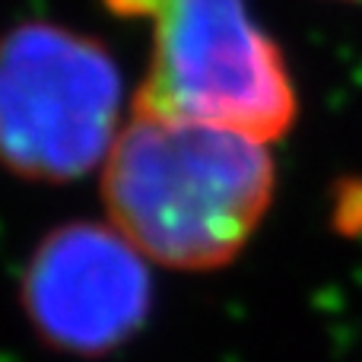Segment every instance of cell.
Here are the masks:
<instances>
[{"label":"cell","instance_id":"6da1fadb","mask_svg":"<svg viewBox=\"0 0 362 362\" xmlns=\"http://www.w3.org/2000/svg\"><path fill=\"white\" fill-rule=\"evenodd\" d=\"M267 146L226 127L131 112L102 165L108 223L159 267H226L274 204Z\"/></svg>","mask_w":362,"mask_h":362},{"label":"cell","instance_id":"7a4b0ae2","mask_svg":"<svg viewBox=\"0 0 362 362\" xmlns=\"http://www.w3.org/2000/svg\"><path fill=\"white\" fill-rule=\"evenodd\" d=\"M150 19L153 48L131 112L197 121L274 144L293 127L299 99L286 57L245 0H105Z\"/></svg>","mask_w":362,"mask_h":362},{"label":"cell","instance_id":"3957f363","mask_svg":"<svg viewBox=\"0 0 362 362\" xmlns=\"http://www.w3.org/2000/svg\"><path fill=\"white\" fill-rule=\"evenodd\" d=\"M121 70L108 48L32 19L0 35V169L76 181L105 165L121 134Z\"/></svg>","mask_w":362,"mask_h":362},{"label":"cell","instance_id":"277c9868","mask_svg":"<svg viewBox=\"0 0 362 362\" xmlns=\"http://www.w3.org/2000/svg\"><path fill=\"white\" fill-rule=\"evenodd\" d=\"M35 334L61 353L105 356L131 344L153 308L146 257L112 223H64L32 251L19 286Z\"/></svg>","mask_w":362,"mask_h":362},{"label":"cell","instance_id":"5b68a950","mask_svg":"<svg viewBox=\"0 0 362 362\" xmlns=\"http://www.w3.org/2000/svg\"><path fill=\"white\" fill-rule=\"evenodd\" d=\"M346 4H353V0H346Z\"/></svg>","mask_w":362,"mask_h":362}]
</instances>
